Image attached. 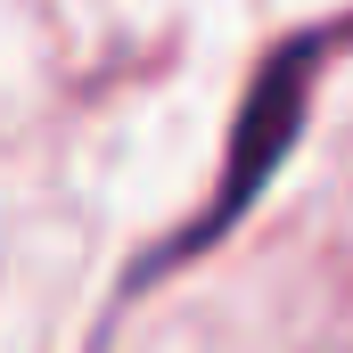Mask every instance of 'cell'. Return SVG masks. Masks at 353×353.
<instances>
[{
    "mask_svg": "<svg viewBox=\"0 0 353 353\" xmlns=\"http://www.w3.org/2000/svg\"><path fill=\"white\" fill-rule=\"evenodd\" d=\"M304 99H312V50L296 41V50H279L263 74L247 83L239 123H230V157H222V181H214V205H205V214L173 239V255H165V263L197 255V247H214V239H222V230L263 197V181L288 165V148H296V132H304Z\"/></svg>",
    "mask_w": 353,
    "mask_h": 353,
    "instance_id": "1",
    "label": "cell"
}]
</instances>
